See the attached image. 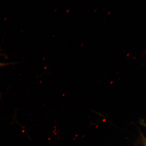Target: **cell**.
Listing matches in <instances>:
<instances>
[{
    "label": "cell",
    "instance_id": "6da1fadb",
    "mask_svg": "<svg viewBox=\"0 0 146 146\" xmlns=\"http://www.w3.org/2000/svg\"><path fill=\"white\" fill-rule=\"evenodd\" d=\"M9 63H0V68L1 67H2L3 66H6V65H9Z\"/></svg>",
    "mask_w": 146,
    "mask_h": 146
},
{
    "label": "cell",
    "instance_id": "7a4b0ae2",
    "mask_svg": "<svg viewBox=\"0 0 146 146\" xmlns=\"http://www.w3.org/2000/svg\"><path fill=\"white\" fill-rule=\"evenodd\" d=\"M144 146H146L145 142V145H144Z\"/></svg>",
    "mask_w": 146,
    "mask_h": 146
},
{
    "label": "cell",
    "instance_id": "3957f363",
    "mask_svg": "<svg viewBox=\"0 0 146 146\" xmlns=\"http://www.w3.org/2000/svg\"><path fill=\"white\" fill-rule=\"evenodd\" d=\"M1 95H0V98H1Z\"/></svg>",
    "mask_w": 146,
    "mask_h": 146
}]
</instances>
